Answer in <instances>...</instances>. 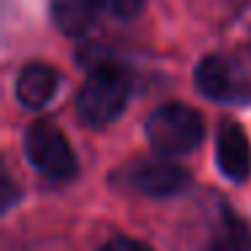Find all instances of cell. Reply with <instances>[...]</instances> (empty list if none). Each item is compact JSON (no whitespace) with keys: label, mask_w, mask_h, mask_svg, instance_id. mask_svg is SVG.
Instances as JSON below:
<instances>
[{"label":"cell","mask_w":251,"mask_h":251,"mask_svg":"<svg viewBox=\"0 0 251 251\" xmlns=\"http://www.w3.org/2000/svg\"><path fill=\"white\" fill-rule=\"evenodd\" d=\"M95 6L116 19H132L143 11V0H95Z\"/></svg>","instance_id":"30bf717a"},{"label":"cell","mask_w":251,"mask_h":251,"mask_svg":"<svg viewBox=\"0 0 251 251\" xmlns=\"http://www.w3.org/2000/svg\"><path fill=\"white\" fill-rule=\"evenodd\" d=\"M14 197H17V189H14V178L11 176H3V208H11Z\"/></svg>","instance_id":"7c38bea8"},{"label":"cell","mask_w":251,"mask_h":251,"mask_svg":"<svg viewBox=\"0 0 251 251\" xmlns=\"http://www.w3.org/2000/svg\"><path fill=\"white\" fill-rule=\"evenodd\" d=\"M216 165L229 181L243 184L251 173L249 135L238 122H222L216 132Z\"/></svg>","instance_id":"8992f818"},{"label":"cell","mask_w":251,"mask_h":251,"mask_svg":"<svg viewBox=\"0 0 251 251\" xmlns=\"http://www.w3.org/2000/svg\"><path fill=\"white\" fill-rule=\"evenodd\" d=\"M195 84L208 100H216V103H238L249 95L240 71L222 54H205L197 62Z\"/></svg>","instance_id":"5b68a950"},{"label":"cell","mask_w":251,"mask_h":251,"mask_svg":"<svg viewBox=\"0 0 251 251\" xmlns=\"http://www.w3.org/2000/svg\"><path fill=\"white\" fill-rule=\"evenodd\" d=\"M127 181L146 197H170L189 186V170L168 157H154L132 165Z\"/></svg>","instance_id":"277c9868"},{"label":"cell","mask_w":251,"mask_h":251,"mask_svg":"<svg viewBox=\"0 0 251 251\" xmlns=\"http://www.w3.org/2000/svg\"><path fill=\"white\" fill-rule=\"evenodd\" d=\"M25 154H27V162L49 181H71L78 170L76 154L65 132L51 119H38L27 127Z\"/></svg>","instance_id":"3957f363"},{"label":"cell","mask_w":251,"mask_h":251,"mask_svg":"<svg viewBox=\"0 0 251 251\" xmlns=\"http://www.w3.org/2000/svg\"><path fill=\"white\" fill-rule=\"evenodd\" d=\"M51 22L62 35H87L98 22V6L95 0H51L49 6Z\"/></svg>","instance_id":"ba28073f"},{"label":"cell","mask_w":251,"mask_h":251,"mask_svg":"<svg viewBox=\"0 0 251 251\" xmlns=\"http://www.w3.org/2000/svg\"><path fill=\"white\" fill-rule=\"evenodd\" d=\"M146 141L162 157L189 154L205 135V122L195 108L184 103H165L146 116Z\"/></svg>","instance_id":"7a4b0ae2"},{"label":"cell","mask_w":251,"mask_h":251,"mask_svg":"<svg viewBox=\"0 0 251 251\" xmlns=\"http://www.w3.org/2000/svg\"><path fill=\"white\" fill-rule=\"evenodd\" d=\"M130 103V76L119 65L100 62L89 71L76 95V114L87 127H105Z\"/></svg>","instance_id":"6da1fadb"},{"label":"cell","mask_w":251,"mask_h":251,"mask_svg":"<svg viewBox=\"0 0 251 251\" xmlns=\"http://www.w3.org/2000/svg\"><path fill=\"white\" fill-rule=\"evenodd\" d=\"M100 251H154V249L149 243H143V240H138V238L114 235V238H108L103 246H100Z\"/></svg>","instance_id":"8fae6325"},{"label":"cell","mask_w":251,"mask_h":251,"mask_svg":"<svg viewBox=\"0 0 251 251\" xmlns=\"http://www.w3.org/2000/svg\"><path fill=\"white\" fill-rule=\"evenodd\" d=\"M208 251H251V235L246 224L235 216H227L222 222V229L216 232V240L208 246Z\"/></svg>","instance_id":"9c48e42d"},{"label":"cell","mask_w":251,"mask_h":251,"mask_svg":"<svg viewBox=\"0 0 251 251\" xmlns=\"http://www.w3.org/2000/svg\"><path fill=\"white\" fill-rule=\"evenodd\" d=\"M60 87V76L51 65L44 62H30L17 76V100L30 111H41L51 103Z\"/></svg>","instance_id":"52a82bcc"}]
</instances>
